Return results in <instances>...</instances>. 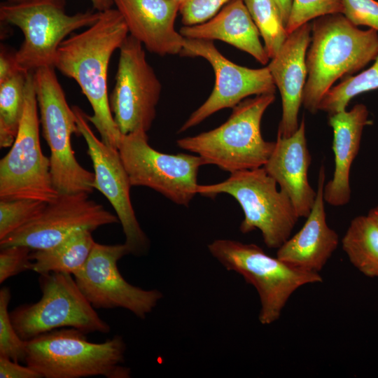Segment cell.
Wrapping results in <instances>:
<instances>
[{
    "instance_id": "35",
    "label": "cell",
    "mask_w": 378,
    "mask_h": 378,
    "mask_svg": "<svg viewBox=\"0 0 378 378\" xmlns=\"http://www.w3.org/2000/svg\"><path fill=\"white\" fill-rule=\"evenodd\" d=\"M18 71L20 70L15 60V52H10L4 47H1L0 52V83Z\"/></svg>"
},
{
    "instance_id": "3",
    "label": "cell",
    "mask_w": 378,
    "mask_h": 378,
    "mask_svg": "<svg viewBox=\"0 0 378 378\" xmlns=\"http://www.w3.org/2000/svg\"><path fill=\"white\" fill-rule=\"evenodd\" d=\"M86 335L69 328L27 340L24 363L44 378L130 377V369L122 365L126 344L121 336L94 343Z\"/></svg>"
},
{
    "instance_id": "31",
    "label": "cell",
    "mask_w": 378,
    "mask_h": 378,
    "mask_svg": "<svg viewBox=\"0 0 378 378\" xmlns=\"http://www.w3.org/2000/svg\"><path fill=\"white\" fill-rule=\"evenodd\" d=\"M31 248L22 245L1 247L0 283L26 270H30Z\"/></svg>"
},
{
    "instance_id": "6",
    "label": "cell",
    "mask_w": 378,
    "mask_h": 378,
    "mask_svg": "<svg viewBox=\"0 0 378 378\" xmlns=\"http://www.w3.org/2000/svg\"><path fill=\"white\" fill-rule=\"evenodd\" d=\"M264 167L231 173L225 181L199 185L197 194L215 198L227 194L235 199L244 213L239 230L261 232L265 245L279 248L290 236L300 218L289 197Z\"/></svg>"
},
{
    "instance_id": "29",
    "label": "cell",
    "mask_w": 378,
    "mask_h": 378,
    "mask_svg": "<svg viewBox=\"0 0 378 378\" xmlns=\"http://www.w3.org/2000/svg\"><path fill=\"white\" fill-rule=\"evenodd\" d=\"M46 204L26 199L0 200V240L29 221Z\"/></svg>"
},
{
    "instance_id": "26",
    "label": "cell",
    "mask_w": 378,
    "mask_h": 378,
    "mask_svg": "<svg viewBox=\"0 0 378 378\" xmlns=\"http://www.w3.org/2000/svg\"><path fill=\"white\" fill-rule=\"evenodd\" d=\"M378 89V54L373 64L356 76H347L323 97L318 111L331 115L346 110L354 97Z\"/></svg>"
},
{
    "instance_id": "1",
    "label": "cell",
    "mask_w": 378,
    "mask_h": 378,
    "mask_svg": "<svg viewBox=\"0 0 378 378\" xmlns=\"http://www.w3.org/2000/svg\"><path fill=\"white\" fill-rule=\"evenodd\" d=\"M120 12L110 8L100 12L95 23L85 31L65 38L59 46L53 66L76 80L88 100L89 122L98 131L106 145L118 149L122 134L112 115L107 90L111 57L129 35Z\"/></svg>"
},
{
    "instance_id": "22",
    "label": "cell",
    "mask_w": 378,
    "mask_h": 378,
    "mask_svg": "<svg viewBox=\"0 0 378 378\" xmlns=\"http://www.w3.org/2000/svg\"><path fill=\"white\" fill-rule=\"evenodd\" d=\"M179 32L187 38L222 41L248 53L262 64L270 59L244 0H231L209 20L183 25Z\"/></svg>"
},
{
    "instance_id": "8",
    "label": "cell",
    "mask_w": 378,
    "mask_h": 378,
    "mask_svg": "<svg viewBox=\"0 0 378 378\" xmlns=\"http://www.w3.org/2000/svg\"><path fill=\"white\" fill-rule=\"evenodd\" d=\"M64 0H28L6 2L0 6L1 21L18 27L24 40L15 52L20 71H34L53 66L59 46L74 31L97 22L100 12L69 15Z\"/></svg>"
},
{
    "instance_id": "7",
    "label": "cell",
    "mask_w": 378,
    "mask_h": 378,
    "mask_svg": "<svg viewBox=\"0 0 378 378\" xmlns=\"http://www.w3.org/2000/svg\"><path fill=\"white\" fill-rule=\"evenodd\" d=\"M55 69L46 66L34 71L40 123L50 150L52 183L59 194H90L94 190V174L83 168L75 157L71 136L80 133L75 113L68 104Z\"/></svg>"
},
{
    "instance_id": "21",
    "label": "cell",
    "mask_w": 378,
    "mask_h": 378,
    "mask_svg": "<svg viewBox=\"0 0 378 378\" xmlns=\"http://www.w3.org/2000/svg\"><path fill=\"white\" fill-rule=\"evenodd\" d=\"M368 118L369 111L363 104L329 115L335 168L332 178L325 183L323 198L331 206H344L351 200V168L359 151L363 130L370 122Z\"/></svg>"
},
{
    "instance_id": "15",
    "label": "cell",
    "mask_w": 378,
    "mask_h": 378,
    "mask_svg": "<svg viewBox=\"0 0 378 378\" xmlns=\"http://www.w3.org/2000/svg\"><path fill=\"white\" fill-rule=\"evenodd\" d=\"M118 221L117 216L91 200L89 193L59 194L29 221L0 240V246L22 245L32 250L45 249L78 230L92 232Z\"/></svg>"
},
{
    "instance_id": "37",
    "label": "cell",
    "mask_w": 378,
    "mask_h": 378,
    "mask_svg": "<svg viewBox=\"0 0 378 378\" xmlns=\"http://www.w3.org/2000/svg\"><path fill=\"white\" fill-rule=\"evenodd\" d=\"M28 0H6L8 3H18ZM93 8L97 11L102 12L112 8L113 0H90Z\"/></svg>"
},
{
    "instance_id": "12",
    "label": "cell",
    "mask_w": 378,
    "mask_h": 378,
    "mask_svg": "<svg viewBox=\"0 0 378 378\" xmlns=\"http://www.w3.org/2000/svg\"><path fill=\"white\" fill-rule=\"evenodd\" d=\"M144 46L128 35L119 50L115 83L110 108L122 134L147 132L156 116L162 85L146 59Z\"/></svg>"
},
{
    "instance_id": "38",
    "label": "cell",
    "mask_w": 378,
    "mask_h": 378,
    "mask_svg": "<svg viewBox=\"0 0 378 378\" xmlns=\"http://www.w3.org/2000/svg\"><path fill=\"white\" fill-rule=\"evenodd\" d=\"M368 214L378 224V205L372 208Z\"/></svg>"
},
{
    "instance_id": "30",
    "label": "cell",
    "mask_w": 378,
    "mask_h": 378,
    "mask_svg": "<svg viewBox=\"0 0 378 378\" xmlns=\"http://www.w3.org/2000/svg\"><path fill=\"white\" fill-rule=\"evenodd\" d=\"M334 13H344L342 0H293L286 31L289 34L312 20Z\"/></svg>"
},
{
    "instance_id": "9",
    "label": "cell",
    "mask_w": 378,
    "mask_h": 378,
    "mask_svg": "<svg viewBox=\"0 0 378 378\" xmlns=\"http://www.w3.org/2000/svg\"><path fill=\"white\" fill-rule=\"evenodd\" d=\"M38 112L34 71H29L18 134L0 160V200L26 199L49 203L59 195L52 181L50 158L41 147Z\"/></svg>"
},
{
    "instance_id": "36",
    "label": "cell",
    "mask_w": 378,
    "mask_h": 378,
    "mask_svg": "<svg viewBox=\"0 0 378 378\" xmlns=\"http://www.w3.org/2000/svg\"><path fill=\"white\" fill-rule=\"evenodd\" d=\"M274 1L276 3L280 11L283 21L286 26L289 19L293 0H274Z\"/></svg>"
},
{
    "instance_id": "32",
    "label": "cell",
    "mask_w": 378,
    "mask_h": 378,
    "mask_svg": "<svg viewBox=\"0 0 378 378\" xmlns=\"http://www.w3.org/2000/svg\"><path fill=\"white\" fill-rule=\"evenodd\" d=\"M231 0H184L181 2L179 13L184 26L204 22Z\"/></svg>"
},
{
    "instance_id": "5",
    "label": "cell",
    "mask_w": 378,
    "mask_h": 378,
    "mask_svg": "<svg viewBox=\"0 0 378 378\" xmlns=\"http://www.w3.org/2000/svg\"><path fill=\"white\" fill-rule=\"evenodd\" d=\"M207 247L227 270L238 273L255 288L260 302L258 319L262 325L279 318L288 300L299 288L323 281L319 273L295 267L267 255L254 244L218 239Z\"/></svg>"
},
{
    "instance_id": "39",
    "label": "cell",
    "mask_w": 378,
    "mask_h": 378,
    "mask_svg": "<svg viewBox=\"0 0 378 378\" xmlns=\"http://www.w3.org/2000/svg\"><path fill=\"white\" fill-rule=\"evenodd\" d=\"M175 1H178V2L181 3V2H182V1H184V0H175Z\"/></svg>"
},
{
    "instance_id": "17",
    "label": "cell",
    "mask_w": 378,
    "mask_h": 378,
    "mask_svg": "<svg viewBox=\"0 0 378 378\" xmlns=\"http://www.w3.org/2000/svg\"><path fill=\"white\" fill-rule=\"evenodd\" d=\"M311 32L308 22L289 34L267 66L281 97L282 116L277 134L283 137L292 135L300 125L298 113L307 80L306 55Z\"/></svg>"
},
{
    "instance_id": "23",
    "label": "cell",
    "mask_w": 378,
    "mask_h": 378,
    "mask_svg": "<svg viewBox=\"0 0 378 378\" xmlns=\"http://www.w3.org/2000/svg\"><path fill=\"white\" fill-rule=\"evenodd\" d=\"M94 244L92 231L78 230L52 247L31 252L30 270L74 274L84 265Z\"/></svg>"
},
{
    "instance_id": "18",
    "label": "cell",
    "mask_w": 378,
    "mask_h": 378,
    "mask_svg": "<svg viewBox=\"0 0 378 378\" xmlns=\"http://www.w3.org/2000/svg\"><path fill=\"white\" fill-rule=\"evenodd\" d=\"M133 36L160 56L181 53L184 37L175 29L181 3L175 0H113Z\"/></svg>"
},
{
    "instance_id": "2",
    "label": "cell",
    "mask_w": 378,
    "mask_h": 378,
    "mask_svg": "<svg viewBox=\"0 0 378 378\" xmlns=\"http://www.w3.org/2000/svg\"><path fill=\"white\" fill-rule=\"evenodd\" d=\"M311 25L302 105L314 114L337 80L358 72L374 60L378 54V32L371 28H358L342 13L318 17Z\"/></svg>"
},
{
    "instance_id": "10",
    "label": "cell",
    "mask_w": 378,
    "mask_h": 378,
    "mask_svg": "<svg viewBox=\"0 0 378 378\" xmlns=\"http://www.w3.org/2000/svg\"><path fill=\"white\" fill-rule=\"evenodd\" d=\"M38 282L40 300L10 312L13 326L23 340L61 328H73L86 334L110 332V326L98 315L71 274H43Z\"/></svg>"
},
{
    "instance_id": "20",
    "label": "cell",
    "mask_w": 378,
    "mask_h": 378,
    "mask_svg": "<svg viewBox=\"0 0 378 378\" xmlns=\"http://www.w3.org/2000/svg\"><path fill=\"white\" fill-rule=\"evenodd\" d=\"M311 161L302 119L290 136L277 134L272 153L263 166L289 197L300 218H307L316 197V190L311 186L308 178Z\"/></svg>"
},
{
    "instance_id": "11",
    "label": "cell",
    "mask_w": 378,
    "mask_h": 378,
    "mask_svg": "<svg viewBox=\"0 0 378 378\" xmlns=\"http://www.w3.org/2000/svg\"><path fill=\"white\" fill-rule=\"evenodd\" d=\"M118 151L132 186L149 188L186 207L197 195L199 169L205 165L200 156L160 152L142 130L122 134Z\"/></svg>"
},
{
    "instance_id": "28",
    "label": "cell",
    "mask_w": 378,
    "mask_h": 378,
    "mask_svg": "<svg viewBox=\"0 0 378 378\" xmlns=\"http://www.w3.org/2000/svg\"><path fill=\"white\" fill-rule=\"evenodd\" d=\"M11 294L8 287L0 290V356L15 362H24L26 341L18 334L12 323L8 305Z\"/></svg>"
},
{
    "instance_id": "33",
    "label": "cell",
    "mask_w": 378,
    "mask_h": 378,
    "mask_svg": "<svg viewBox=\"0 0 378 378\" xmlns=\"http://www.w3.org/2000/svg\"><path fill=\"white\" fill-rule=\"evenodd\" d=\"M343 15L356 26H367L378 32V1L342 0Z\"/></svg>"
},
{
    "instance_id": "19",
    "label": "cell",
    "mask_w": 378,
    "mask_h": 378,
    "mask_svg": "<svg viewBox=\"0 0 378 378\" xmlns=\"http://www.w3.org/2000/svg\"><path fill=\"white\" fill-rule=\"evenodd\" d=\"M326 168L320 167L316 197L303 226L277 248L276 257L302 270L319 273L339 244L337 233L328 225L323 198Z\"/></svg>"
},
{
    "instance_id": "16",
    "label": "cell",
    "mask_w": 378,
    "mask_h": 378,
    "mask_svg": "<svg viewBox=\"0 0 378 378\" xmlns=\"http://www.w3.org/2000/svg\"><path fill=\"white\" fill-rule=\"evenodd\" d=\"M72 108L79 133L87 144L88 154L93 164V188L102 192L114 209L130 253L143 255L148 249L149 240L135 215L130 199L132 185L118 149L97 138L89 125L85 113L80 107L73 106Z\"/></svg>"
},
{
    "instance_id": "13",
    "label": "cell",
    "mask_w": 378,
    "mask_h": 378,
    "mask_svg": "<svg viewBox=\"0 0 378 378\" xmlns=\"http://www.w3.org/2000/svg\"><path fill=\"white\" fill-rule=\"evenodd\" d=\"M128 246L95 242L84 265L73 275L80 291L96 309L122 308L144 319L162 298L155 289L145 290L128 283L117 262L130 254Z\"/></svg>"
},
{
    "instance_id": "27",
    "label": "cell",
    "mask_w": 378,
    "mask_h": 378,
    "mask_svg": "<svg viewBox=\"0 0 378 378\" xmlns=\"http://www.w3.org/2000/svg\"><path fill=\"white\" fill-rule=\"evenodd\" d=\"M264 41L270 59L274 57L288 37L285 24L274 0H244Z\"/></svg>"
},
{
    "instance_id": "4",
    "label": "cell",
    "mask_w": 378,
    "mask_h": 378,
    "mask_svg": "<svg viewBox=\"0 0 378 378\" xmlns=\"http://www.w3.org/2000/svg\"><path fill=\"white\" fill-rule=\"evenodd\" d=\"M275 100L274 93L246 98L232 108L220 126L195 136L181 138L177 146L200 156L205 165H216L231 173L263 167L275 141L264 139L261 121Z\"/></svg>"
},
{
    "instance_id": "14",
    "label": "cell",
    "mask_w": 378,
    "mask_h": 378,
    "mask_svg": "<svg viewBox=\"0 0 378 378\" xmlns=\"http://www.w3.org/2000/svg\"><path fill=\"white\" fill-rule=\"evenodd\" d=\"M180 55L206 59L213 68L215 84L206 100L190 115L178 134L222 109L232 108L249 96L275 92L276 85L267 66L251 69L238 65L221 54L213 41L184 38Z\"/></svg>"
},
{
    "instance_id": "24",
    "label": "cell",
    "mask_w": 378,
    "mask_h": 378,
    "mask_svg": "<svg viewBox=\"0 0 378 378\" xmlns=\"http://www.w3.org/2000/svg\"><path fill=\"white\" fill-rule=\"evenodd\" d=\"M350 262L363 274L378 278V224L368 214L354 218L342 239Z\"/></svg>"
},
{
    "instance_id": "34",
    "label": "cell",
    "mask_w": 378,
    "mask_h": 378,
    "mask_svg": "<svg viewBox=\"0 0 378 378\" xmlns=\"http://www.w3.org/2000/svg\"><path fill=\"white\" fill-rule=\"evenodd\" d=\"M1 378H43L36 371L28 365L22 366L4 356H0Z\"/></svg>"
},
{
    "instance_id": "25",
    "label": "cell",
    "mask_w": 378,
    "mask_h": 378,
    "mask_svg": "<svg viewBox=\"0 0 378 378\" xmlns=\"http://www.w3.org/2000/svg\"><path fill=\"white\" fill-rule=\"evenodd\" d=\"M27 74L18 71L0 83L1 148L11 146L18 134L24 111Z\"/></svg>"
}]
</instances>
